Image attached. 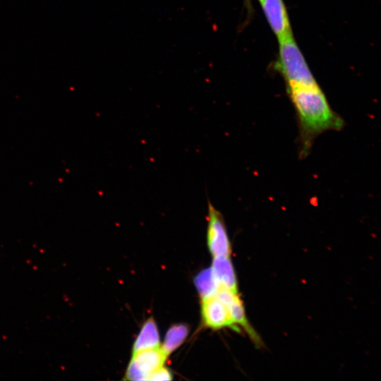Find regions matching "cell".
I'll use <instances>...</instances> for the list:
<instances>
[{"instance_id": "2", "label": "cell", "mask_w": 381, "mask_h": 381, "mask_svg": "<svg viewBox=\"0 0 381 381\" xmlns=\"http://www.w3.org/2000/svg\"><path fill=\"white\" fill-rule=\"evenodd\" d=\"M279 53L276 66L286 86L317 84L293 35L279 41Z\"/></svg>"}, {"instance_id": "6", "label": "cell", "mask_w": 381, "mask_h": 381, "mask_svg": "<svg viewBox=\"0 0 381 381\" xmlns=\"http://www.w3.org/2000/svg\"><path fill=\"white\" fill-rule=\"evenodd\" d=\"M201 314L204 325L212 329L229 327L236 332L241 328L236 325L226 306L215 296L202 300Z\"/></svg>"}, {"instance_id": "8", "label": "cell", "mask_w": 381, "mask_h": 381, "mask_svg": "<svg viewBox=\"0 0 381 381\" xmlns=\"http://www.w3.org/2000/svg\"><path fill=\"white\" fill-rule=\"evenodd\" d=\"M229 257H213L211 270L219 287L238 294L236 275Z\"/></svg>"}, {"instance_id": "11", "label": "cell", "mask_w": 381, "mask_h": 381, "mask_svg": "<svg viewBox=\"0 0 381 381\" xmlns=\"http://www.w3.org/2000/svg\"><path fill=\"white\" fill-rule=\"evenodd\" d=\"M194 283L202 300L214 296L219 288L211 267L200 272L195 276Z\"/></svg>"}, {"instance_id": "10", "label": "cell", "mask_w": 381, "mask_h": 381, "mask_svg": "<svg viewBox=\"0 0 381 381\" xmlns=\"http://www.w3.org/2000/svg\"><path fill=\"white\" fill-rule=\"evenodd\" d=\"M188 332V326L185 324H176L170 327L161 346L167 356L183 343Z\"/></svg>"}, {"instance_id": "5", "label": "cell", "mask_w": 381, "mask_h": 381, "mask_svg": "<svg viewBox=\"0 0 381 381\" xmlns=\"http://www.w3.org/2000/svg\"><path fill=\"white\" fill-rule=\"evenodd\" d=\"M214 296L226 306L234 323L245 331L256 346H261L262 341L248 320L239 294L219 287Z\"/></svg>"}, {"instance_id": "13", "label": "cell", "mask_w": 381, "mask_h": 381, "mask_svg": "<svg viewBox=\"0 0 381 381\" xmlns=\"http://www.w3.org/2000/svg\"><path fill=\"white\" fill-rule=\"evenodd\" d=\"M260 2L262 1V0H258Z\"/></svg>"}, {"instance_id": "7", "label": "cell", "mask_w": 381, "mask_h": 381, "mask_svg": "<svg viewBox=\"0 0 381 381\" xmlns=\"http://www.w3.org/2000/svg\"><path fill=\"white\" fill-rule=\"evenodd\" d=\"M260 3L268 23L279 41L293 35L283 0H262Z\"/></svg>"}, {"instance_id": "9", "label": "cell", "mask_w": 381, "mask_h": 381, "mask_svg": "<svg viewBox=\"0 0 381 381\" xmlns=\"http://www.w3.org/2000/svg\"><path fill=\"white\" fill-rule=\"evenodd\" d=\"M160 346L159 334L157 324L153 318H149L143 324L133 346V353L138 351L156 348Z\"/></svg>"}, {"instance_id": "12", "label": "cell", "mask_w": 381, "mask_h": 381, "mask_svg": "<svg viewBox=\"0 0 381 381\" xmlns=\"http://www.w3.org/2000/svg\"><path fill=\"white\" fill-rule=\"evenodd\" d=\"M172 380V373L167 368L162 366L154 371L148 377L147 380L162 381Z\"/></svg>"}, {"instance_id": "1", "label": "cell", "mask_w": 381, "mask_h": 381, "mask_svg": "<svg viewBox=\"0 0 381 381\" xmlns=\"http://www.w3.org/2000/svg\"><path fill=\"white\" fill-rule=\"evenodd\" d=\"M298 125V155L306 157L315 139L329 131H340L344 121L330 107L319 85L286 86Z\"/></svg>"}, {"instance_id": "14", "label": "cell", "mask_w": 381, "mask_h": 381, "mask_svg": "<svg viewBox=\"0 0 381 381\" xmlns=\"http://www.w3.org/2000/svg\"></svg>"}, {"instance_id": "4", "label": "cell", "mask_w": 381, "mask_h": 381, "mask_svg": "<svg viewBox=\"0 0 381 381\" xmlns=\"http://www.w3.org/2000/svg\"><path fill=\"white\" fill-rule=\"evenodd\" d=\"M167 357L160 346L133 353L124 379L147 380L154 371L164 365Z\"/></svg>"}, {"instance_id": "3", "label": "cell", "mask_w": 381, "mask_h": 381, "mask_svg": "<svg viewBox=\"0 0 381 381\" xmlns=\"http://www.w3.org/2000/svg\"><path fill=\"white\" fill-rule=\"evenodd\" d=\"M207 243L213 257L230 256L231 252L226 223L222 214L207 200Z\"/></svg>"}]
</instances>
